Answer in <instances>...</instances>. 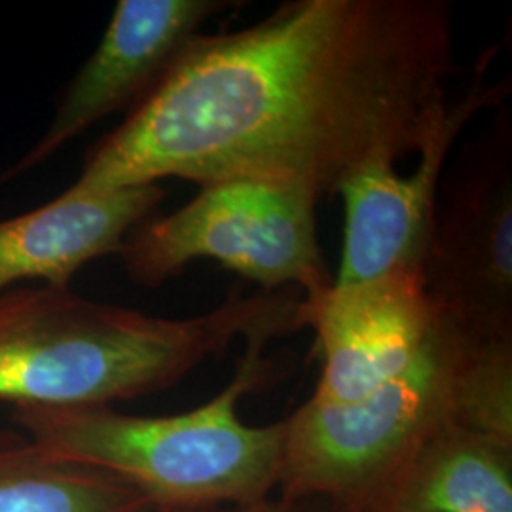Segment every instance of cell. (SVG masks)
Segmentation results:
<instances>
[{
	"label": "cell",
	"instance_id": "obj_1",
	"mask_svg": "<svg viewBox=\"0 0 512 512\" xmlns=\"http://www.w3.org/2000/svg\"><path fill=\"white\" fill-rule=\"evenodd\" d=\"M452 73L446 0H289L194 38L65 192L258 181L321 200L418 154L450 114Z\"/></svg>",
	"mask_w": 512,
	"mask_h": 512
},
{
	"label": "cell",
	"instance_id": "obj_2",
	"mask_svg": "<svg viewBox=\"0 0 512 512\" xmlns=\"http://www.w3.org/2000/svg\"><path fill=\"white\" fill-rule=\"evenodd\" d=\"M302 329L296 289L245 296L169 319L95 302L71 287L0 293V401L14 408L112 406L165 391L236 340Z\"/></svg>",
	"mask_w": 512,
	"mask_h": 512
},
{
	"label": "cell",
	"instance_id": "obj_3",
	"mask_svg": "<svg viewBox=\"0 0 512 512\" xmlns=\"http://www.w3.org/2000/svg\"><path fill=\"white\" fill-rule=\"evenodd\" d=\"M268 342H245L234 380L188 412L133 416L114 406H27L14 408V420L50 456L124 482L152 511L260 503L279 490L287 425H249L238 408L272 374Z\"/></svg>",
	"mask_w": 512,
	"mask_h": 512
},
{
	"label": "cell",
	"instance_id": "obj_4",
	"mask_svg": "<svg viewBox=\"0 0 512 512\" xmlns=\"http://www.w3.org/2000/svg\"><path fill=\"white\" fill-rule=\"evenodd\" d=\"M482 340L490 338L440 317L414 363L363 399H308L285 420L279 495L319 501L327 512L378 511L427 440L450 425L463 427V376Z\"/></svg>",
	"mask_w": 512,
	"mask_h": 512
},
{
	"label": "cell",
	"instance_id": "obj_5",
	"mask_svg": "<svg viewBox=\"0 0 512 512\" xmlns=\"http://www.w3.org/2000/svg\"><path fill=\"white\" fill-rule=\"evenodd\" d=\"M317 202L306 190L258 181L203 186L183 207L141 222L118 256L129 279L150 289L194 260H215L266 293L313 296L334 283L317 239Z\"/></svg>",
	"mask_w": 512,
	"mask_h": 512
},
{
	"label": "cell",
	"instance_id": "obj_6",
	"mask_svg": "<svg viewBox=\"0 0 512 512\" xmlns=\"http://www.w3.org/2000/svg\"><path fill=\"white\" fill-rule=\"evenodd\" d=\"M421 279L442 319L478 338H512L509 112L467 143L442 177Z\"/></svg>",
	"mask_w": 512,
	"mask_h": 512
},
{
	"label": "cell",
	"instance_id": "obj_7",
	"mask_svg": "<svg viewBox=\"0 0 512 512\" xmlns=\"http://www.w3.org/2000/svg\"><path fill=\"white\" fill-rule=\"evenodd\" d=\"M492 57L494 52L484 55L473 86L452 103L444 124L418 152L420 160L410 175L397 173L395 165L374 164L355 171L340 184L346 226L336 285L391 274H421L444 167L459 133L476 112L501 105L509 90V80L494 86L484 84Z\"/></svg>",
	"mask_w": 512,
	"mask_h": 512
},
{
	"label": "cell",
	"instance_id": "obj_8",
	"mask_svg": "<svg viewBox=\"0 0 512 512\" xmlns=\"http://www.w3.org/2000/svg\"><path fill=\"white\" fill-rule=\"evenodd\" d=\"M230 0H120L93 54L61 95L44 135L0 183L55 152L118 110L133 109Z\"/></svg>",
	"mask_w": 512,
	"mask_h": 512
},
{
	"label": "cell",
	"instance_id": "obj_9",
	"mask_svg": "<svg viewBox=\"0 0 512 512\" xmlns=\"http://www.w3.org/2000/svg\"><path fill=\"white\" fill-rule=\"evenodd\" d=\"M421 274H391L304 296L321 378L311 399L355 403L414 363L439 325Z\"/></svg>",
	"mask_w": 512,
	"mask_h": 512
},
{
	"label": "cell",
	"instance_id": "obj_10",
	"mask_svg": "<svg viewBox=\"0 0 512 512\" xmlns=\"http://www.w3.org/2000/svg\"><path fill=\"white\" fill-rule=\"evenodd\" d=\"M162 184L73 196L65 190L33 211L0 220V293L25 281L71 287L90 262L118 255L129 234L158 213Z\"/></svg>",
	"mask_w": 512,
	"mask_h": 512
},
{
	"label": "cell",
	"instance_id": "obj_11",
	"mask_svg": "<svg viewBox=\"0 0 512 512\" xmlns=\"http://www.w3.org/2000/svg\"><path fill=\"white\" fill-rule=\"evenodd\" d=\"M376 512H512V444L450 425L408 461Z\"/></svg>",
	"mask_w": 512,
	"mask_h": 512
},
{
	"label": "cell",
	"instance_id": "obj_12",
	"mask_svg": "<svg viewBox=\"0 0 512 512\" xmlns=\"http://www.w3.org/2000/svg\"><path fill=\"white\" fill-rule=\"evenodd\" d=\"M0 512H152V507L107 473L54 458L29 439H2Z\"/></svg>",
	"mask_w": 512,
	"mask_h": 512
},
{
	"label": "cell",
	"instance_id": "obj_13",
	"mask_svg": "<svg viewBox=\"0 0 512 512\" xmlns=\"http://www.w3.org/2000/svg\"><path fill=\"white\" fill-rule=\"evenodd\" d=\"M152 512H327L325 505L313 499H291L285 495H274L253 505L234 507H202V509H162Z\"/></svg>",
	"mask_w": 512,
	"mask_h": 512
}]
</instances>
